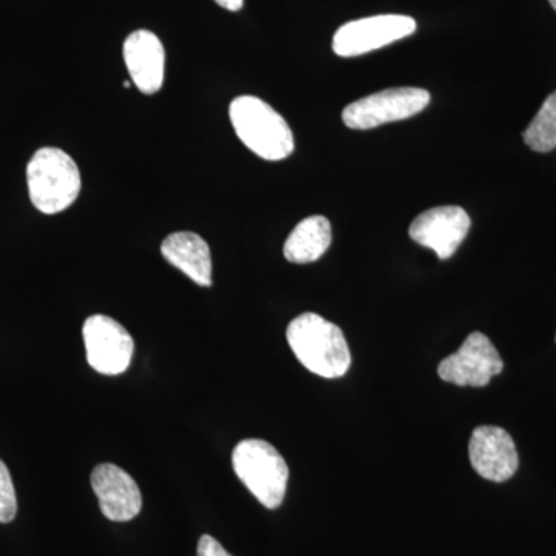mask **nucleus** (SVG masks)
<instances>
[{
  "instance_id": "9d476101",
  "label": "nucleus",
  "mask_w": 556,
  "mask_h": 556,
  "mask_svg": "<svg viewBox=\"0 0 556 556\" xmlns=\"http://www.w3.org/2000/svg\"><path fill=\"white\" fill-rule=\"evenodd\" d=\"M468 456L479 477L492 482H506L517 473L519 456L514 439L503 428H475L468 442Z\"/></svg>"
},
{
  "instance_id": "f03ea898",
  "label": "nucleus",
  "mask_w": 556,
  "mask_h": 556,
  "mask_svg": "<svg viewBox=\"0 0 556 556\" xmlns=\"http://www.w3.org/2000/svg\"><path fill=\"white\" fill-rule=\"evenodd\" d=\"M229 118L240 141L260 159L280 161L294 152L291 127L268 102L243 94L230 102Z\"/></svg>"
},
{
  "instance_id": "423d86ee",
  "label": "nucleus",
  "mask_w": 556,
  "mask_h": 556,
  "mask_svg": "<svg viewBox=\"0 0 556 556\" xmlns=\"http://www.w3.org/2000/svg\"><path fill=\"white\" fill-rule=\"evenodd\" d=\"M416 31V21L402 14H380L348 22L336 31L332 50L340 58H354L382 49Z\"/></svg>"
},
{
  "instance_id": "f8f14e48",
  "label": "nucleus",
  "mask_w": 556,
  "mask_h": 556,
  "mask_svg": "<svg viewBox=\"0 0 556 556\" xmlns=\"http://www.w3.org/2000/svg\"><path fill=\"white\" fill-rule=\"evenodd\" d=\"M124 61L131 83L144 94H155L161 90L164 80L163 43L152 31L138 30L131 33L124 42Z\"/></svg>"
},
{
  "instance_id": "dca6fc26",
  "label": "nucleus",
  "mask_w": 556,
  "mask_h": 556,
  "mask_svg": "<svg viewBox=\"0 0 556 556\" xmlns=\"http://www.w3.org/2000/svg\"><path fill=\"white\" fill-rule=\"evenodd\" d=\"M17 497L9 468L0 460V522L9 525L16 518Z\"/></svg>"
},
{
  "instance_id": "6e6552de",
  "label": "nucleus",
  "mask_w": 556,
  "mask_h": 556,
  "mask_svg": "<svg viewBox=\"0 0 556 556\" xmlns=\"http://www.w3.org/2000/svg\"><path fill=\"white\" fill-rule=\"evenodd\" d=\"M503 369V358L492 340L482 332H471L455 354L439 364L438 375L444 382L457 387L482 388Z\"/></svg>"
},
{
  "instance_id": "0eeeda50",
  "label": "nucleus",
  "mask_w": 556,
  "mask_h": 556,
  "mask_svg": "<svg viewBox=\"0 0 556 556\" xmlns=\"http://www.w3.org/2000/svg\"><path fill=\"white\" fill-rule=\"evenodd\" d=\"M87 361L94 371L118 376L127 371L134 357L135 342L123 325L109 316H91L84 321Z\"/></svg>"
},
{
  "instance_id": "39448f33",
  "label": "nucleus",
  "mask_w": 556,
  "mask_h": 556,
  "mask_svg": "<svg viewBox=\"0 0 556 556\" xmlns=\"http://www.w3.org/2000/svg\"><path fill=\"white\" fill-rule=\"evenodd\" d=\"M430 93L416 87L388 89L369 94L348 105L342 113L343 123L354 130H369L387 123L408 119L430 104Z\"/></svg>"
},
{
  "instance_id": "f257e3e1",
  "label": "nucleus",
  "mask_w": 556,
  "mask_h": 556,
  "mask_svg": "<svg viewBox=\"0 0 556 556\" xmlns=\"http://www.w3.org/2000/svg\"><path fill=\"white\" fill-rule=\"evenodd\" d=\"M287 339L300 364L325 379H339L351 367V353L338 325L314 313H305L289 324Z\"/></svg>"
},
{
  "instance_id": "aec40b11",
  "label": "nucleus",
  "mask_w": 556,
  "mask_h": 556,
  "mask_svg": "<svg viewBox=\"0 0 556 556\" xmlns=\"http://www.w3.org/2000/svg\"><path fill=\"white\" fill-rule=\"evenodd\" d=\"M551 2V5L554 7V10L556 11V0H548Z\"/></svg>"
},
{
  "instance_id": "6ab92c4d",
  "label": "nucleus",
  "mask_w": 556,
  "mask_h": 556,
  "mask_svg": "<svg viewBox=\"0 0 556 556\" xmlns=\"http://www.w3.org/2000/svg\"><path fill=\"white\" fill-rule=\"evenodd\" d=\"M130 80H126V83H124V87H126V89H130Z\"/></svg>"
},
{
  "instance_id": "4468645a",
  "label": "nucleus",
  "mask_w": 556,
  "mask_h": 556,
  "mask_svg": "<svg viewBox=\"0 0 556 556\" xmlns=\"http://www.w3.org/2000/svg\"><path fill=\"white\" fill-rule=\"evenodd\" d=\"M331 223L321 215L300 222L285 241V258L298 265L317 262L331 247Z\"/></svg>"
},
{
  "instance_id": "1a4fd4ad",
  "label": "nucleus",
  "mask_w": 556,
  "mask_h": 556,
  "mask_svg": "<svg viewBox=\"0 0 556 556\" xmlns=\"http://www.w3.org/2000/svg\"><path fill=\"white\" fill-rule=\"evenodd\" d=\"M471 219L459 206H439L416 217L409 226V237L420 247L437 252L441 260H448L466 240Z\"/></svg>"
},
{
  "instance_id": "f3484780",
  "label": "nucleus",
  "mask_w": 556,
  "mask_h": 556,
  "mask_svg": "<svg viewBox=\"0 0 556 556\" xmlns=\"http://www.w3.org/2000/svg\"><path fill=\"white\" fill-rule=\"evenodd\" d=\"M199 556H232L226 551L215 538L211 535H203L199 541V548H197Z\"/></svg>"
},
{
  "instance_id": "ddd939ff",
  "label": "nucleus",
  "mask_w": 556,
  "mask_h": 556,
  "mask_svg": "<svg viewBox=\"0 0 556 556\" xmlns=\"http://www.w3.org/2000/svg\"><path fill=\"white\" fill-rule=\"evenodd\" d=\"M161 254L200 287L212 285L211 248L193 232L170 233L161 244Z\"/></svg>"
},
{
  "instance_id": "a211bd4d",
  "label": "nucleus",
  "mask_w": 556,
  "mask_h": 556,
  "mask_svg": "<svg viewBox=\"0 0 556 556\" xmlns=\"http://www.w3.org/2000/svg\"><path fill=\"white\" fill-rule=\"evenodd\" d=\"M222 9L229 11H239L243 9L244 0H215Z\"/></svg>"
},
{
  "instance_id": "2eb2a0df",
  "label": "nucleus",
  "mask_w": 556,
  "mask_h": 556,
  "mask_svg": "<svg viewBox=\"0 0 556 556\" xmlns=\"http://www.w3.org/2000/svg\"><path fill=\"white\" fill-rule=\"evenodd\" d=\"M522 137L526 144L535 152L547 153L556 149V91L548 94Z\"/></svg>"
},
{
  "instance_id": "20e7f679",
  "label": "nucleus",
  "mask_w": 556,
  "mask_h": 556,
  "mask_svg": "<svg viewBox=\"0 0 556 556\" xmlns=\"http://www.w3.org/2000/svg\"><path fill=\"white\" fill-rule=\"evenodd\" d=\"M232 467L249 492L269 510L283 504L289 468L285 457L269 442L244 439L232 452Z\"/></svg>"
},
{
  "instance_id": "9b49d317",
  "label": "nucleus",
  "mask_w": 556,
  "mask_h": 556,
  "mask_svg": "<svg viewBox=\"0 0 556 556\" xmlns=\"http://www.w3.org/2000/svg\"><path fill=\"white\" fill-rule=\"evenodd\" d=\"M90 481L105 518L127 522L138 517L142 508L141 490L126 470L115 464H101L91 471Z\"/></svg>"
},
{
  "instance_id": "7ed1b4c3",
  "label": "nucleus",
  "mask_w": 556,
  "mask_h": 556,
  "mask_svg": "<svg viewBox=\"0 0 556 556\" xmlns=\"http://www.w3.org/2000/svg\"><path fill=\"white\" fill-rule=\"evenodd\" d=\"M27 182L33 206L42 214H60L78 200L79 167L64 150L42 148L28 163Z\"/></svg>"
}]
</instances>
